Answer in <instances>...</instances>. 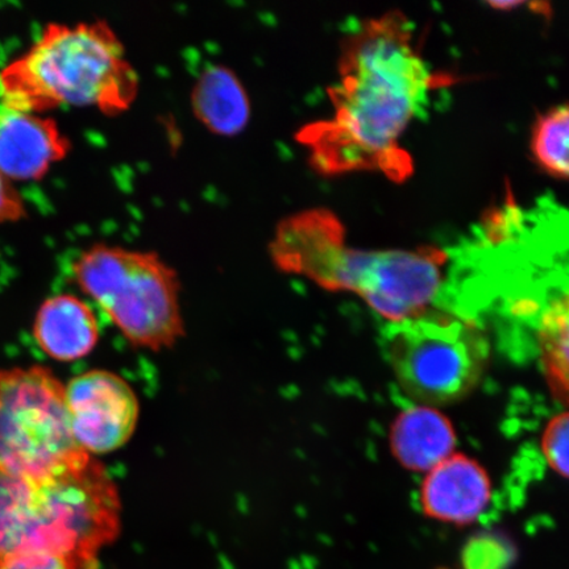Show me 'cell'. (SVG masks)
<instances>
[{"label":"cell","mask_w":569,"mask_h":569,"mask_svg":"<svg viewBox=\"0 0 569 569\" xmlns=\"http://www.w3.org/2000/svg\"><path fill=\"white\" fill-rule=\"evenodd\" d=\"M440 84L402 12L362 21L341 44L331 116L302 127L297 141L320 174L377 172L407 181L415 166L401 139Z\"/></svg>","instance_id":"6da1fadb"},{"label":"cell","mask_w":569,"mask_h":569,"mask_svg":"<svg viewBox=\"0 0 569 569\" xmlns=\"http://www.w3.org/2000/svg\"><path fill=\"white\" fill-rule=\"evenodd\" d=\"M269 252L282 272L308 277L326 289L350 291L395 323L427 311L443 284L450 259L436 247L355 248L347 243L336 213L326 209L284 218L276 227Z\"/></svg>","instance_id":"7a4b0ae2"},{"label":"cell","mask_w":569,"mask_h":569,"mask_svg":"<svg viewBox=\"0 0 569 569\" xmlns=\"http://www.w3.org/2000/svg\"><path fill=\"white\" fill-rule=\"evenodd\" d=\"M139 84L122 40L106 20L48 24L24 54L0 71L6 109L38 116L60 106L118 116L138 98Z\"/></svg>","instance_id":"3957f363"},{"label":"cell","mask_w":569,"mask_h":569,"mask_svg":"<svg viewBox=\"0 0 569 569\" xmlns=\"http://www.w3.org/2000/svg\"><path fill=\"white\" fill-rule=\"evenodd\" d=\"M71 269L78 287L132 346L161 351L184 336L180 281L158 253L98 243Z\"/></svg>","instance_id":"277c9868"},{"label":"cell","mask_w":569,"mask_h":569,"mask_svg":"<svg viewBox=\"0 0 569 569\" xmlns=\"http://www.w3.org/2000/svg\"><path fill=\"white\" fill-rule=\"evenodd\" d=\"M90 458L71 430L66 387L48 368L0 371V471L42 482Z\"/></svg>","instance_id":"5b68a950"},{"label":"cell","mask_w":569,"mask_h":569,"mask_svg":"<svg viewBox=\"0 0 569 569\" xmlns=\"http://www.w3.org/2000/svg\"><path fill=\"white\" fill-rule=\"evenodd\" d=\"M489 343L472 323L425 311L396 323L389 359L398 383L422 407H447L478 387L488 366Z\"/></svg>","instance_id":"8992f818"},{"label":"cell","mask_w":569,"mask_h":569,"mask_svg":"<svg viewBox=\"0 0 569 569\" xmlns=\"http://www.w3.org/2000/svg\"><path fill=\"white\" fill-rule=\"evenodd\" d=\"M52 552L81 560L83 525L68 482H33L0 471V560Z\"/></svg>","instance_id":"52a82bcc"},{"label":"cell","mask_w":569,"mask_h":569,"mask_svg":"<svg viewBox=\"0 0 569 569\" xmlns=\"http://www.w3.org/2000/svg\"><path fill=\"white\" fill-rule=\"evenodd\" d=\"M66 396L71 430L89 455L116 451L133 436L139 401L122 377L94 369L74 377Z\"/></svg>","instance_id":"ba28073f"},{"label":"cell","mask_w":569,"mask_h":569,"mask_svg":"<svg viewBox=\"0 0 569 569\" xmlns=\"http://www.w3.org/2000/svg\"><path fill=\"white\" fill-rule=\"evenodd\" d=\"M70 149L53 119L7 109L0 113V173L7 180H40Z\"/></svg>","instance_id":"9c48e42d"},{"label":"cell","mask_w":569,"mask_h":569,"mask_svg":"<svg viewBox=\"0 0 569 569\" xmlns=\"http://www.w3.org/2000/svg\"><path fill=\"white\" fill-rule=\"evenodd\" d=\"M490 498L492 483L486 469L462 455H451L431 469L421 489L423 513L455 526L478 521Z\"/></svg>","instance_id":"30bf717a"},{"label":"cell","mask_w":569,"mask_h":569,"mask_svg":"<svg viewBox=\"0 0 569 569\" xmlns=\"http://www.w3.org/2000/svg\"><path fill=\"white\" fill-rule=\"evenodd\" d=\"M33 337L41 350L54 360H80L98 343L97 318L80 298L54 296L41 305L33 323Z\"/></svg>","instance_id":"8fae6325"},{"label":"cell","mask_w":569,"mask_h":569,"mask_svg":"<svg viewBox=\"0 0 569 569\" xmlns=\"http://www.w3.org/2000/svg\"><path fill=\"white\" fill-rule=\"evenodd\" d=\"M455 443L451 422L442 412L422 405L402 411L390 430L391 451L415 472H430L451 457Z\"/></svg>","instance_id":"7c38bea8"},{"label":"cell","mask_w":569,"mask_h":569,"mask_svg":"<svg viewBox=\"0 0 569 569\" xmlns=\"http://www.w3.org/2000/svg\"><path fill=\"white\" fill-rule=\"evenodd\" d=\"M190 104L199 122L219 137H234L251 119V101L243 83L220 63H212L198 76Z\"/></svg>","instance_id":"4fadbf2b"},{"label":"cell","mask_w":569,"mask_h":569,"mask_svg":"<svg viewBox=\"0 0 569 569\" xmlns=\"http://www.w3.org/2000/svg\"><path fill=\"white\" fill-rule=\"evenodd\" d=\"M568 130L567 104L552 107L538 117L531 133V152L540 169L557 180L568 178Z\"/></svg>","instance_id":"5bb4252c"},{"label":"cell","mask_w":569,"mask_h":569,"mask_svg":"<svg viewBox=\"0 0 569 569\" xmlns=\"http://www.w3.org/2000/svg\"><path fill=\"white\" fill-rule=\"evenodd\" d=\"M543 350L551 386L567 398L568 388V302L567 296L557 298L543 320Z\"/></svg>","instance_id":"9a60e30c"},{"label":"cell","mask_w":569,"mask_h":569,"mask_svg":"<svg viewBox=\"0 0 569 569\" xmlns=\"http://www.w3.org/2000/svg\"><path fill=\"white\" fill-rule=\"evenodd\" d=\"M568 415L563 412L552 418L547 425L542 439L547 462L563 478L568 475Z\"/></svg>","instance_id":"2e32d148"},{"label":"cell","mask_w":569,"mask_h":569,"mask_svg":"<svg viewBox=\"0 0 569 569\" xmlns=\"http://www.w3.org/2000/svg\"><path fill=\"white\" fill-rule=\"evenodd\" d=\"M0 569H88L74 559L52 552H20L0 560Z\"/></svg>","instance_id":"e0dca14e"},{"label":"cell","mask_w":569,"mask_h":569,"mask_svg":"<svg viewBox=\"0 0 569 569\" xmlns=\"http://www.w3.org/2000/svg\"><path fill=\"white\" fill-rule=\"evenodd\" d=\"M23 198L12 187V182L0 173V223L18 222L26 216Z\"/></svg>","instance_id":"ac0fdd59"}]
</instances>
